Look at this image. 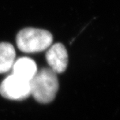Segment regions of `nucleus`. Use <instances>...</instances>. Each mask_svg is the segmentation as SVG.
<instances>
[{"label": "nucleus", "mask_w": 120, "mask_h": 120, "mask_svg": "<svg viewBox=\"0 0 120 120\" xmlns=\"http://www.w3.org/2000/svg\"><path fill=\"white\" fill-rule=\"evenodd\" d=\"M0 94L10 100H23L31 95L30 82L11 74L0 85Z\"/></svg>", "instance_id": "nucleus-3"}, {"label": "nucleus", "mask_w": 120, "mask_h": 120, "mask_svg": "<svg viewBox=\"0 0 120 120\" xmlns=\"http://www.w3.org/2000/svg\"><path fill=\"white\" fill-rule=\"evenodd\" d=\"M53 40V35L49 31L34 27L20 30L16 36L17 48L26 53L45 51L52 45Z\"/></svg>", "instance_id": "nucleus-2"}, {"label": "nucleus", "mask_w": 120, "mask_h": 120, "mask_svg": "<svg viewBox=\"0 0 120 120\" xmlns=\"http://www.w3.org/2000/svg\"><path fill=\"white\" fill-rule=\"evenodd\" d=\"M15 57V49L12 44L0 43V73H7L11 69Z\"/></svg>", "instance_id": "nucleus-6"}, {"label": "nucleus", "mask_w": 120, "mask_h": 120, "mask_svg": "<svg viewBox=\"0 0 120 120\" xmlns=\"http://www.w3.org/2000/svg\"><path fill=\"white\" fill-rule=\"evenodd\" d=\"M12 74L30 82L38 71L37 64L30 57H20L15 61L12 67Z\"/></svg>", "instance_id": "nucleus-5"}, {"label": "nucleus", "mask_w": 120, "mask_h": 120, "mask_svg": "<svg viewBox=\"0 0 120 120\" xmlns=\"http://www.w3.org/2000/svg\"><path fill=\"white\" fill-rule=\"evenodd\" d=\"M45 58L49 68L56 73L64 72L68 64V54L64 45L56 43L48 48Z\"/></svg>", "instance_id": "nucleus-4"}, {"label": "nucleus", "mask_w": 120, "mask_h": 120, "mask_svg": "<svg viewBox=\"0 0 120 120\" xmlns=\"http://www.w3.org/2000/svg\"><path fill=\"white\" fill-rule=\"evenodd\" d=\"M31 95L39 103H48L52 101L59 90L57 73L50 68L38 70L30 82Z\"/></svg>", "instance_id": "nucleus-1"}]
</instances>
